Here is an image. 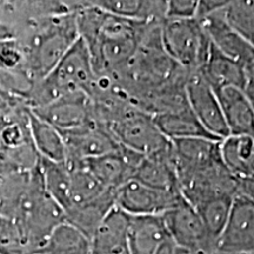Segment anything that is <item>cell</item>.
<instances>
[{"instance_id":"10","label":"cell","mask_w":254,"mask_h":254,"mask_svg":"<svg viewBox=\"0 0 254 254\" xmlns=\"http://www.w3.org/2000/svg\"><path fill=\"white\" fill-rule=\"evenodd\" d=\"M218 249L254 253V202L243 195L234 198L227 224L218 240Z\"/></svg>"},{"instance_id":"3","label":"cell","mask_w":254,"mask_h":254,"mask_svg":"<svg viewBox=\"0 0 254 254\" xmlns=\"http://www.w3.org/2000/svg\"><path fill=\"white\" fill-rule=\"evenodd\" d=\"M13 221L28 254L41 249L52 232L66 222L64 209L47 193L39 165L32 171L27 193Z\"/></svg>"},{"instance_id":"26","label":"cell","mask_w":254,"mask_h":254,"mask_svg":"<svg viewBox=\"0 0 254 254\" xmlns=\"http://www.w3.org/2000/svg\"><path fill=\"white\" fill-rule=\"evenodd\" d=\"M236 196L237 195L221 194L206 199L195 205L194 207L192 206L196 211V213L199 214V217L201 218L208 233L217 241V245L219 238H220L222 231L227 224L232 205H233Z\"/></svg>"},{"instance_id":"4","label":"cell","mask_w":254,"mask_h":254,"mask_svg":"<svg viewBox=\"0 0 254 254\" xmlns=\"http://www.w3.org/2000/svg\"><path fill=\"white\" fill-rule=\"evenodd\" d=\"M161 43L174 63L187 72L204 68L211 50V41L198 19H164L160 26Z\"/></svg>"},{"instance_id":"22","label":"cell","mask_w":254,"mask_h":254,"mask_svg":"<svg viewBox=\"0 0 254 254\" xmlns=\"http://www.w3.org/2000/svg\"><path fill=\"white\" fill-rule=\"evenodd\" d=\"M28 126L34 147L41 159L53 163H66L67 151L65 141L58 129L44 122L28 110Z\"/></svg>"},{"instance_id":"32","label":"cell","mask_w":254,"mask_h":254,"mask_svg":"<svg viewBox=\"0 0 254 254\" xmlns=\"http://www.w3.org/2000/svg\"><path fill=\"white\" fill-rule=\"evenodd\" d=\"M238 195H243L254 202V179L238 180Z\"/></svg>"},{"instance_id":"5","label":"cell","mask_w":254,"mask_h":254,"mask_svg":"<svg viewBox=\"0 0 254 254\" xmlns=\"http://www.w3.org/2000/svg\"><path fill=\"white\" fill-rule=\"evenodd\" d=\"M105 128L119 146L145 157L158 153L171 145V141L158 128L153 117L135 105H129L120 111Z\"/></svg>"},{"instance_id":"8","label":"cell","mask_w":254,"mask_h":254,"mask_svg":"<svg viewBox=\"0 0 254 254\" xmlns=\"http://www.w3.org/2000/svg\"><path fill=\"white\" fill-rule=\"evenodd\" d=\"M180 192H168L129 180L117 190L116 207L128 215H163L182 201Z\"/></svg>"},{"instance_id":"24","label":"cell","mask_w":254,"mask_h":254,"mask_svg":"<svg viewBox=\"0 0 254 254\" xmlns=\"http://www.w3.org/2000/svg\"><path fill=\"white\" fill-rule=\"evenodd\" d=\"M39 250L47 254H91V239L71 224L64 222Z\"/></svg>"},{"instance_id":"27","label":"cell","mask_w":254,"mask_h":254,"mask_svg":"<svg viewBox=\"0 0 254 254\" xmlns=\"http://www.w3.org/2000/svg\"><path fill=\"white\" fill-rule=\"evenodd\" d=\"M221 14L228 26L254 47V0L228 1Z\"/></svg>"},{"instance_id":"30","label":"cell","mask_w":254,"mask_h":254,"mask_svg":"<svg viewBox=\"0 0 254 254\" xmlns=\"http://www.w3.org/2000/svg\"><path fill=\"white\" fill-rule=\"evenodd\" d=\"M228 4V1H221V0H201L199 1L198 14L196 19H202L208 15L217 13Z\"/></svg>"},{"instance_id":"14","label":"cell","mask_w":254,"mask_h":254,"mask_svg":"<svg viewBox=\"0 0 254 254\" xmlns=\"http://www.w3.org/2000/svg\"><path fill=\"white\" fill-rule=\"evenodd\" d=\"M129 215L114 207L91 238V254H129Z\"/></svg>"},{"instance_id":"23","label":"cell","mask_w":254,"mask_h":254,"mask_svg":"<svg viewBox=\"0 0 254 254\" xmlns=\"http://www.w3.org/2000/svg\"><path fill=\"white\" fill-rule=\"evenodd\" d=\"M31 173H0V215L14 220L30 186Z\"/></svg>"},{"instance_id":"34","label":"cell","mask_w":254,"mask_h":254,"mask_svg":"<svg viewBox=\"0 0 254 254\" xmlns=\"http://www.w3.org/2000/svg\"><path fill=\"white\" fill-rule=\"evenodd\" d=\"M207 254H254V253H240V252H228V251H222V250H214L212 252H209Z\"/></svg>"},{"instance_id":"13","label":"cell","mask_w":254,"mask_h":254,"mask_svg":"<svg viewBox=\"0 0 254 254\" xmlns=\"http://www.w3.org/2000/svg\"><path fill=\"white\" fill-rule=\"evenodd\" d=\"M199 21L204 27L212 46L220 51L222 55L245 67L254 64V47L228 26L222 17L221 9L217 13L200 19Z\"/></svg>"},{"instance_id":"29","label":"cell","mask_w":254,"mask_h":254,"mask_svg":"<svg viewBox=\"0 0 254 254\" xmlns=\"http://www.w3.org/2000/svg\"><path fill=\"white\" fill-rule=\"evenodd\" d=\"M199 0H170L167 1L165 19L189 20L196 19Z\"/></svg>"},{"instance_id":"15","label":"cell","mask_w":254,"mask_h":254,"mask_svg":"<svg viewBox=\"0 0 254 254\" xmlns=\"http://www.w3.org/2000/svg\"><path fill=\"white\" fill-rule=\"evenodd\" d=\"M228 134L254 139V110L244 90L224 87L217 90Z\"/></svg>"},{"instance_id":"17","label":"cell","mask_w":254,"mask_h":254,"mask_svg":"<svg viewBox=\"0 0 254 254\" xmlns=\"http://www.w3.org/2000/svg\"><path fill=\"white\" fill-rule=\"evenodd\" d=\"M170 239L161 215H129V254H155Z\"/></svg>"},{"instance_id":"20","label":"cell","mask_w":254,"mask_h":254,"mask_svg":"<svg viewBox=\"0 0 254 254\" xmlns=\"http://www.w3.org/2000/svg\"><path fill=\"white\" fill-rule=\"evenodd\" d=\"M92 4L117 17L139 21V23H155V21H163L165 19L167 1L165 0H103V1H92Z\"/></svg>"},{"instance_id":"19","label":"cell","mask_w":254,"mask_h":254,"mask_svg":"<svg viewBox=\"0 0 254 254\" xmlns=\"http://www.w3.org/2000/svg\"><path fill=\"white\" fill-rule=\"evenodd\" d=\"M201 74L215 91L224 87H237L244 90L246 84V67L222 55L214 46L209 50Z\"/></svg>"},{"instance_id":"31","label":"cell","mask_w":254,"mask_h":254,"mask_svg":"<svg viewBox=\"0 0 254 254\" xmlns=\"http://www.w3.org/2000/svg\"><path fill=\"white\" fill-rule=\"evenodd\" d=\"M244 92L254 110V64L246 67V84L244 87Z\"/></svg>"},{"instance_id":"12","label":"cell","mask_w":254,"mask_h":254,"mask_svg":"<svg viewBox=\"0 0 254 254\" xmlns=\"http://www.w3.org/2000/svg\"><path fill=\"white\" fill-rule=\"evenodd\" d=\"M220 141L207 138L171 141L177 176L180 173L199 172L222 164Z\"/></svg>"},{"instance_id":"33","label":"cell","mask_w":254,"mask_h":254,"mask_svg":"<svg viewBox=\"0 0 254 254\" xmlns=\"http://www.w3.org/2000/svg\"><path fill=\"white\" fill-rule=\"evenodd\" d=\"M155 254H196V253L190 252V251L184 250L182 247L177 246L176 244L170 239L168 241H166L160 249H159V251Z\"/></svg>"},{"instance_id":"7","label":"cell","mask_w":254,"mask_h":254,"mask_svg":"<svg viewBox=\"0 0 254 254\" xmlns=\"http://www.w3.org/2000/svg\"><path fill=\"white\" fill-rule=\"evenodd\" d=\"M186 99L190 111L209 134L218 140L230 135L217 91L208 84L201 72L190 73L189 75Z\"/></svg>"},{"instance_id":"9","label":"cell","mask_w":254,"mask_h":254,"mask_svg":"<svg viewBox=\"0 0 254 254\" xmlns=\"http://www.w3.org/2000/svg\"><path fill=\"white\" fill-rule=\"evenodd\" d=\"M31 111L59 132L71 131L95 123L93 105L85 92L64 95L45 106Z\"/></svg>"},{"instance_id":"6","label":"cell","mask_w":254,"mask_h":254,"mask_svg":"<svg viewBox=\"0 0 254 254\" xmlns=\"http://www.w3.org/2000/svg\"><path fill=\"white\" fill-rule=\"evenodd\" d=\"M168 236L177 246L196 254L217 250V241L211 237L201 218L185 199L161 215Z\"/></svg>"},{"instance_id":"25","label":"cell","mask_w":254,"mask_h":254,"mask_svg":"<svg viewBox=\"0 0 254 254\" xmlns=\"http://www.w3.org/2000/svg\"><path fill=\"white\" fill-rule=\"evenodd\" d=\"M39 166L47 193L65 212L71 204V176L67 165L40 158Z\"/></svg>"},{"instance_id":"18","label":"cell","mask_w":254,"mask_h":254,"mask_svg":"<svg viewBox=\"0 0 254 254\" xmlns=\"http://www.w3.org/2000/svg\"><path fill=\"white\" fill-rule=\"evenodd\" d=\"M220 155L225 167L237 180L254 179V139L228 135L220 141Z\"/></svg>"},{"instance_id":"35","label":"cell","mask_w":254,"mask_h":254,"mask_svg":"<svg viewBox=\"0 0 254 254\" xmlns=\"http://www.w3.org/2000/svg\"><path fill=\"white\" fill-rule=\"evenodd\" d=\"M0 95H2V97H6V98H9V97H7V95H6V94L2 93L1 91H0ZM9 99H15V98H9Z\"/></svg>"},{"instance_id":"2","label":"cell","mask_w":254,"mask_h":254,"mask_svg":"<svg viewBox=\"0 0 254 254\" xmlns=\"http://www.w3.org/2000/svg\"><path fill=\"white\" fill-rule=\"evenodd\" d=\"M95 79L86 44L80 38L73 44L45 78L34 82L25 105L34 110L75 92L87 93Z\"/></svg>"},{"instance_id":"1","label":"cell","mask_w":254,"mask_h":254,"mask_svg":"<svg viewBox=\"0 0 254 254\" xmlns=\"http://www.w3.org/2000/svg\"><path fill=\"white\" fill-rule=\"evenodd\" d=\"M74 5V4H73ZM20 37L26 71L34 82L45 78L79 39L75 11L24 19Z\"/></svg>"},{"instance_id":"28","label":"cell","mask_w":254,"mask_h":254,"mask_svg":"<svg viewBox=\"0 0 254 254\" xmlns=\"http://www.w3.org/2000/svg\"><path fill=\"white\" fill-rule=\"evenodd\" d=\"M0 254H28L13 220L0 215Z\"/></svg>"},{"instance_id":"16","label":"cell","mask_w":254,"mask_h":254,"mask_svg":"<svg viewBox=\"0 0 254 254\" xmlns=\"http://www.w3.org/2000/svg\"><path fill=\"white\" fill-rule=\"evenodd\" d=\"M133 180L157 190L180 192L172 146L144 157L136 168Z\"/></svg>"},{"instance_id":"21","label":"cell","mask_w":254,"mask_h":254,"mask_svg":"<svg viewBox=\"0 0 254 254\" xmlns=\"http://www.w3.org/2000/svg\"><path fill=\"white\" fill-rule=\"evenodd\" d=\"M153 119L160 132L170 141L192 138H207L218 140L206 131L190 111V106L172 112L158 114L153 117Z\"/></svg>"},{"instance_id":"11","label":"cell","mask_w":254,"mask_h":254,"mask_svg":"<svg viewBox=\"0 0 254 254\" xmlns=\"http://www.w3.org/2000/svg\"><path fill=\"white\" fill-rule=\"evenodd\" d=\"M60 133L67 151L66 161L101 157L120 148L112 134L97 123Z\"/></svg>"}]
</instances>
